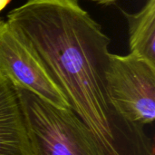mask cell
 <instances>
[{
  "label": "cell",
  "instance_id": "7a4b0ae2",
  "mask_svg": "<svg viewBox=\"0 0 155 155\" xmlns=\"http://www.w3.org/2000/svg\"><path fill=\"white\" fill-rule=\"evenodd\" d=\"M30 155H103L94 135L71 109L58 108L15 87Z\"/></svg>",
  "mask_w": 155,
  "mask_h": 155
},
{
  "label": "cell",
  "instance_id": "8992f818",
  "mask_svg": "<svg viewBox=\"0 0 155 155\" xmlns=\"http://www.w3.org/2000/svg\"><path fill=\"white\" fill-rule=\"evenodd\" d=\"M128 25L130 54L155 66V0L134 13L123 11Z\"/></svg>",
  "mask_w": 155,
  "mask_h": 155
},
{
  "label": "cell",
  "instance_id": "5b68a950",
  "mask_svg": "<svg viewBox=\"0 0 155 155\" xmlns=\"http://www.w3.org/2000/svg\"><path fill=\"white\" fill-rule=\"evenodd\" d=\"M0 155H30L23 113L16 90L1 74Z\"/></svg>",
  "mask_w": 155,
  "mask_h": 155
},
{
  "label": "cell",
  "instance_id": "277c9868",
  "mask_svg": "<svg viewBox=\"0 0 155 155\" xmlns=\"http://www.w3.org/2000/svg\"><path fill=\"white\" fill-rule=\"evenodd\" d=\"M0 74L14 86L25 89L53 105L69 109L62 92L35 55L0 18Z\"/></svg>",
  "mask_w": 155,
  "mask_h": 155
},
{
  "label": "cell",
  "instance_id": "ba28073f",
  "mask_svg": "<svg viewBox=\"0 0 155 155\" xmlns=\"http://www.w3.org/2000/svg\"><path fill=\"white\" fill-rule=\"evenodd\" d=\"M10 2H11V0H0V12L2 10H4Z\"/></svg>",
  "mask_w": 155,
  "mask_h": 155
},
{
  "label": "cell",
  "instance_id": "3957f363",
  "mask_svg": "<svg viewBox=\"0 0 155 155\" xmlns=\"http://www.w3.org/2000/svg\"><path fill=\"white\" fill-rule=\"evenodd\" d=\"M105 88L114 109L126 120L150 124L155 117V66L134 54H111Z\"/></svg>",
  "mask_w": 155,
  "mask_h": 155
},
{
  "label": "cell",
  "instance_id": "52a82bcc",
  "mask_svg": "<svg viewBox=\"0 0 155 155\" xmlns=\"http://www.w3.org/2000/svg\"><path fill=\"white\" fill-rule=\"evenodd\" d=\"M88 1H93L94 3H97V4H100V5H112L114 3H115L117 0H88Z\"/></svg>",
  "mask_w": 155,
  "mask_h": 155
},
{
  "label": "cell",
  "instance_id": "6da1fadb",
  "mask_svg": "<svg viewBox=\"0 0 155 155\" xmlns=\"http://www.w3.org/2000/svg\"><path fill=\"white\" fill-rule=\"evenodd\" d=\"M5 21L96 141L111 140L123 117L106 93L111 40L101 25L78 0H26Z\"/></svg>",
  "mask_w": 155,
  "mask_h": 155
}]
</instances>
